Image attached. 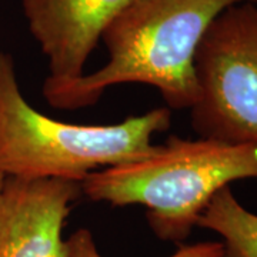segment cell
I'll return each mask as SVG.
<instances>
[{"mask_svg":"<svg viewBox=\"0 0 257 257\" xmlns=\"http://www.w3.org/2000/svg\"><path fill=\"white\" fill-rule=\"evenodd\" d=\"M257 0H133L101 36L109 60L99 70L55 92V109L96 104L111 86L155 87L169 109H192L199 97L194 56L213 20L233 5Z\"/></svg>","mask_w":257,"mask_h":257,"instance_id":"obj_1","label":"cell"},{"mask_svg":"<svg viewBox=\"0 0 257 257\" xmlns=\"http://www.w3.org/2000/svg\"><path fill=\"white\" fill-rule=\"evenodd\" d=\"M244 179H257V146L172 136L138 160L93 172L80 187L92 202L146 207L157 237L182 243L213 196Z\"/></svg>","mask_w":257,"mask_h":257,"instance_id":"obj_2","label":"cell"},{"mask_svg":"<svg viewBox=\"0 0 257 257\" xmlns=\"http://www.w3.org/2000/svg\"><path fill=\"white\" fill-rule=\"evenodd\" d=\"M172 123V110L159 107L114 124H73L52 119L23 97L13 56L0 50V173L36 180L82 183L100 167L149 155L156 133Z\"/></svg>","mask_w":257,"mask_h":257,"instance_id":"obj_3","label":"cell"},{"mask_svg":"<svg viewBox=\"0 0 257 257\" xmlns=\"http://www.w3.org/2000/svg\"><path fill=\"white\" fill-rule=\"evenodd\" d=\"M199 97L190 109L203 139L257 146V3L244 2L213 20L194 56Z\"/></svg>","mask_w":257,"mask_h":257,"instance_id":"obj_4","label":"cell"},{"mask_svg":"<svg viewBox=\"0 0 257 257\" xmlns=\"http://www.w3.org/2000/svg\"><path fill=\"white\" fill-rule=\"evenodd\" d=\"M133 0H22L29 32L47 60L43 94L79 80L110 23Z\"/></svg>","mask_w":257,"mask_h":257,"instance_id":"obj_5","label":"cell"},{"mask_svg":"<svg viewBox=\"0 0 257 257\" xmlns=\"http://www.w3.org/2000/svg\"><path fill=\"white\" fill-rule=\"evenodd\" d=\"M80 194L70 180L6 177L0 257H67L63 226Z\"/></svg>","mask_w":257,"mask_h":257,"instance_id":"obj_6","label":"cell"},{"mask_svg":"<svg viewBox=\"0 0 257 257\" xmlns=\"http://www.w3.org/2000/svg\"><path fill=\"white\" fill-rule=\"evenodd\" d=\"M197 227L211 230L223 239L220 257H257V214L240 204L230 186L213 196Z\"/></svg>","mask_w":257,"mask_h":257,"instance_id":"obj_7","label":"cell"},{"mask_svg":"<svg viewBox=\"0 0 257 257\" xmlns=\"http://www.w3.org/2000/svg\"><path fill=\"white\" fill-rule=\"evenodd\" d=\"M67 257H103L99 253L92 231L89 229L76 230L66 239ZM223 253L221 241H203L197 244H183L169 257H220Z\"/></svg>","mask_w":257,"mask_h":257,"instance_id":"obj_8","label":"cell"},{"mask_svg":"<svg viewBox=\"0 0 257 257\" xmlns=\"http://www.w3.org/2000/svg\"><path fill=\"white\" fill-rule=\"evenodd\" d=\"M5 182H6V176L0 173V237H2V229H3V190H5Z\"/></svg>","mask_w":257,"mask_h":257,"instance_id":"obj_9","label":"cell"}]
</instances>
